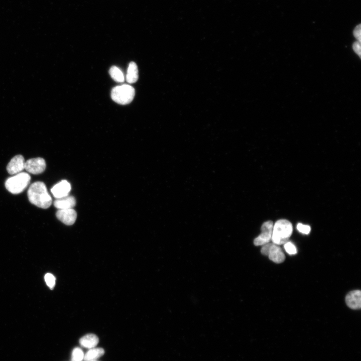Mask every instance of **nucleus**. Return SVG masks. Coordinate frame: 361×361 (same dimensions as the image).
Masks as SVG:
<instances>
[{"instance_id":"aec40b11","label":"nucleus","mask_w":361,"mask_h":361,"mask_svg":"<svg viewBox=\"0 0 361 361\" xmlns=\"http://www.w3.org/2000/svg\"><path fill=\"white\" fill-rule=\"evenodd\" d=\"M297 229L298 231L304 234H308L310 231V227L308 225H303L301 223H298L297 225Z\"/></svg>"},{"instance_id":"2eb2a0df","label":"nucleus","mask_w":361,"mask_h":361,"mask_svg":"<svg viewBox=\"0 0 361 361\" xmlns=\"http://www.w3.org/2000/svg\"><path fill=\"white\" fill-rule=\"evenodd\" d=\"M105 351L101 347H94L90 348L85 354L84 361L96 360L105 354Z\"/></svg>"},{"instance_id":"9d476101","label":"nucleus","mask_w":361,"mask_h":361,"mask_svg":"<svg viewBox=\"0 0 361 361\" xmlns=\"http://www.w3.org/2000/svg\"><path fill=\"white\" fill-rule=\"evenodd\" d=\"M71 191V184L67 180H63L57 184L51 190L54 196L57 199L69 196Z\"/></svg>"},{"instance_id":"423d86ee","label":"nucleus","mask_w":361,"mask_h":361,"mask_svg":"<svg viewBox=\"0 0 361 361\" xmlns=\"http://www.w3.org/2000/svg\"><path fill=\"white\" fill-rule=\"evenodd\" d=\"M273 224L271 221L264 223L261 227L262 233L254 240L256 246H263L271 240Z\"/></svg>"},{"instance_id":"5701e85b","label":"nucleus","mask_w":361,"mask_h":361,"mask_svg":"<svg viewBox=\"0 0 361 361\" xmlns=\"http://www.w3.org/2000/svg\"><path fill=\"white\" fill-rule=\"evenodd\" d=\"M94 361H98V360H94Z\"/></svg>"},{"instance_id":"7ed1b4c3","label":"nucleus","mask_w":361,"mask_h":361,"mask_svg":"<svg viewBox=\"0 0 361 361\" xmlns=\"http://www.w3.org/2000/svg\"><path fill=\"white\" fill-rule=\"evenodd\" d=\"M31 177L27 173H20L9 178L6 182L7 190L13 194L24 192L31 183Z\"/></svg>"},{"instance_id":"412c9836","label":"nucleus","mask_w":361,"mask_h":361,"mask_svg":"<svg viewBox=\"0 0 361 361\" xmlns=\"http://www.w3.org/2000/svg\"><path fill=\"white\" fill-rule=\"evenodd\" d=\"M360 25L357 26L353 31V36L354 38L357 40V42L360 43L361 36H360Z\"/></svg>"},{"instance_id":"6e6552de","label":"nucleus","mask_w":361,"mask_h":361,"mask_svg":"<svg viewBox=\"0 0 361 361\" xmlns=\"http://www.w3.org/2000/svg\"><path fill=\"white\" fill-rule=\"evenodd\" d=\"M25 160L22 155H17L13 158L7 166V171L11 175L21 173L25 169Z\"/></svg>"},{"instance_id":"a211bd4d","label":"nucleus","mask_w":361,"mask_h":361,"mask_svg":"<svg viewBox=\"0 0 361 361\" xmlns=\"http://www.w3.org/2000/svg\"><path fill=\"white\" fill-rule=\"evenodd\" d=\"M45 279L48 286L51 289H53L56 283V278L55 276L53 274L48 273L46 274Z\"/></svg>"},{"instance_id":"f257e3e1","label":"nucleus","mask_w":361,"mask_h":361,"mask_svg":"<svg viewBox=\"0 0 361 361\" xmlns=\"http://www.w3.org/2000/svg\"><path fill=\"white\" fill-rule=\"evenodd\" d=\"M28 197L31 203L43 209L49 208L53 202L47 187L43 182H37L31 186L28 191Z\"/></svg>"},{"instance_id":"f03ea898","label":"nucleus","mask_w":361,"mask_h":361,"mask_svg":"<svg viewBox=\"0 0 361 361\" xmlns=\"http://www.w3.org/2000/svg\"><path fill=\"white\" fill-rule=\"evenodd\" d=\"M292 226L288 220H278L273 225L271 240L272 243L279 245L284 244L287 241L292 233Z\"/></svg>"},{"instance_id":"9b49d317","label":"nucleus","mask_w":361,"mask_h":361,"mask_svg":"<svg viewBox=\"0 0 361 361\" xmlns=\"http://www.w3.org/2000/svg\"><path fill=\"white\" fill-rule=\"evenodd\" d=\"M345 302L349 308L359 309L361 307V291L359 290H353L346 295Z\"/></svg>"},{"instance_id":"4468645a","label":"nucleus","mask_w":361,"mask_h":361,"mask_svg":"<svg viewBox=\"0 0 361 361\" xmlns=\"http://www.w3.org/2000/svg\"><path fill=\"white\" fill-rule=\"evenodd\" d=\"M138 66L134 62H131L129 66L126 81L130 84H132L136 83L139 79Z\"/></svg>"},{"instance_id":"20e7f679","label":"nucleus","mask_w":361,"mask_h":361,"mask_svg":"<svg viewBox=\"0 0 361 361\" xmlns=\"http://www.w3.org/2000/svg\"><path fill=\"white\" fill-rule=\"evenodd\" d=\"M135 96V90L130 85H123L114 88L111 93L112 100L122 105L130 104Z\"/></svg>"},{"instance_id":"f8f14e48","label":"nucleus","mask_w":361,"mask_h":361,"mask_svg":"<svg viewBox=\"0 0 361 361\" xmlns=\"http://www.w3.org/2000/svg\"><path fill=\"white\" fill-rule=\"evenodd\" d=\"M76 205V200L73 196H68L60 199H57L54 202L55 206L59 209H73Z\"/></svg>"},{"instance_id":"0eeeda50","label":"nucleus","mask_w":361,"mask_h":361,"mask_svg":"<svg viewBox=\"0 0 361 361\" xmlns=\"http://www.w3.org/2000/svg\"><path fill=\"white\" fill-rule=\"evenodd\" d=\"M47 164L44 159L42 158H34L26 162L25 169L30 173L39 175L46 170Z\"/></svg>"},{"instance_id":"1a4fd4ad","label":"nucleus","mask_w":361,"mask_h":361,"mask_svg":"<svg viewBox=\"0 0 361 361\" xmlns=\"http://www.w3.org/2000/svg\"><path fill=\"white\" fill-rule=\"evenodd\" d=\"M56 215L59 220L67 225H73L77 218V213L74 209L59 210Z\"/></svg>"},{"instance_id":"f3484780","label":"nucleus","mask_w":361,"mask_h":361,"mask_svg":"<svg viewBox=\"0 0 361 361\" xmlns=\"http://www.w3.org/2000/svg\"><path fill=\"white\" fill-rule=\"evenodd\" d=\"M84 355L83 350L81 348L77 347L73 350L72 361H83Z\"/></svg>"},{"instance_id":"6ab92c4d","label":"nucleus","mask_w":361,"mask_h":361,"mask_svg":"<svg viewBox=\"0 0 361 361\" xmlns=\"http://www.w3.org/2000/svg\"><path fill=\"white\" fill-rule=\"evenodd\" d=\"M284 248L286 252L289 255H294L297 253L296 247L290 241H287L284 244Z\"/></svg>"},{"instance_id":"ddd939ff","label":"nucleus","mask_w":361,"mask_h":361,"mask_svg":"<svg viewBox=\"0 0 361 361\" xmlns=\"http://www.w3.org/2000/svg\"><path fill=\"white\" fill-rule=\"evenodd\" d=\"M99 342L98 336L93 333L87 334L83 336L80 340L82 346L87 348L95 347Z\"/></svg>"},{"instance_id":"dca6fc26","label":"nucleus","mask_w":361,"mask_h":361,"mask_svg":"<svg viewBox=\"0 0 361 361\" xmlns=\"http://www.w3.org/2000/svg\"><path fill=\"white\" fill-rule=\"evenodd\" d=\"M112 78L116 82L121 83L125 82V76L123 72L119 68L113 66L109 71Z\"/></svg>"},{"instance_id":"39448f33","label":"nucleus","mask_w":361,"mask_h":361,"mask_svg":"<svg viewBox=\"0 0 361 361\" xmlns=\"http://www.w3.org/2000/svg\"><path fill=\"white\" fill-rule=\"evenodd\" d=\"M261 252L263 255L268 256L271 261L276 263H282L285 259L281 248L273 243H268L263 245Z\"/></svg>"},{"instance_id":"4be33fe9","label":"nucleus","mask_w":361,"mask_h":361,"mask_svg":"<svg viewBox=\"0 0 361 361\" xmlns=\"http://www.w3.org/2000/svg\"><path fill=\"white\" fill-rule=\"evenodd\" d=\"M353 50L354 52L358 55L360 57V43L357 42L354 43L352 46Z\"/></svg>"}]
</instances>
